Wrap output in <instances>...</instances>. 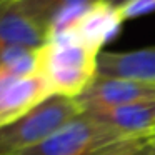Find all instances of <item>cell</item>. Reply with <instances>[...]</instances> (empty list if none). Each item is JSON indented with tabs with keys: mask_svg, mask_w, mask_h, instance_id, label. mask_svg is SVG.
<instances>
[{
	"mask_svg": "<svg viewBox=\"0 0 155 155\" xmlns=\"http://www.w3.org/2000/svg\"><path fill=\"white\" fill-rule=\"evenodd\" d=\"M100 52L82 42L74 32H58L37 48L38 72L54 95L77 98L98 74Z\"/></svg>",
	"mask_w": 155,
	"mask_h": 155,
	"instance_id": "6da1fadb",
	"label": "cell"
},
{
	"mask_svg": "<svg viewBox=\"0 0 155 155\" xmlns=\"http://www.w3.org/2000/svg\"><path fill=\"white\" fill-rule=\"evenodd\" d=\"M80 114L75 98L52 95L18 120L0 127V155H17L35 147Z\"/></svg>",
	"mask_w": 155,
	"mask_h": 155,
	"instance_id": "7a4b0ae2",
	"label": "cell"
},
{
	"mask_svg": "<svg viewBox=\"0 0 155 155\" xmlns=\"http://www.w3.org/2000/svg\"><path fill=\"white\" fill-rule=\"evenodd\" d=\"M122 138L118 132L82 112L44 142L17 155H90L97 148Z\"/></svg>",
	"mask_w": 155,
	"mask_h": 155,
	"instance_id": "3957f363",
	"label": "cell"
},
{
	"mask_svg": "<svg viewBox=\"0 0 155 155\" xmlns=\"http://www.w3.org/2000/svg\"><path fill=\"white\" fill-rule=\"evenodd\" d=\"M48 82L40 72L24 74L0 67V127L18 120L25 114L52 97Z\"/></svg>",
	"mask_w": 155,
	"mask_h": 155,
	"instance_id": "277c9868",
	"label": "cell"
},
{
	"mask_svg": "<svg viewBox=\"0 0 155 155\" xmlns=\"http://www.w3.org/2000/svg\"><path fill=\"white\" fill-rule=\"evenodd\" d=\"M147 98H155V82L97 74L92 84L75 100L78 102L82 112H85L90 108L117 107Z\"/></svg>",
	"mask_w": 155,
	"mask_h": 155,
	"instance_id": "5b68a950",
	"label": "cell"
},
{
	"mask_svg": "<svg viewBox=\"0 0 155 155\" xmlns=\"http://www.w3.org/2000/svg\"><path fill=\"white\" fill-rule=\"evenodd\" d=\"M94 120L118 132L124 138L147 137L155 130V98L138 100L117 107L85 110Z\"/></svg>",
	"mask_w": 155,
	"mask_h": 155,
	"instance_id": "8992f818",
	"label": "cell"
},
{
	"mask_svg": "<svg viewBox=\"0 0 155 155\" xmlns=\"http://www.w3.org/2000/svg\"><path fill=\"white\" fill-rule=\"evenodd\" d=\"M124 22L125 20L122 18L117 5L110 4L107 0H95L82 14V17L67 30L74 32L87 45L102 50V47L112 37L117 35Z\"/></svg>",
	"mask_w": 155,
	"mask_h": 155,
	"instance_id": "52a82bcc",
	"label": "cell"
},
{
	"mask_svg": "<svg viewBox=\"0 0 155 155\" xmlns=\"http://www.w3.org/2000/svg\"><path fill=\"white\" fill-rule=\"evenodd\" d=\"M98 74L108 77L155 82V47L130 52H105L98 55Z\"/></svg>",
	"mask_w": 155,
	"mask_h": 155,
	"instance_id": "ba28073f",
	"label": "cell"
},
{
	"mask_svg": "<svg viewBox=\"0 0 155 155\" xmlns=\"http://www.w3.org/2000/svg\"><path fill=\"white\" fill-rule=\"evenodd\" d=\"M50 38L48 27L17 8L15 2L0 17V50L7 47L40 48Z\"/></svg>",
	"mask_w": 155,
	"mask_h": 155,
	"instance_id": "9c48e42d",
	"label": "cell"
},
{
	"mask_svg": "<svg viewBox=\"0 0 155 155\" xmlns=\"http://www.w3.org/2000/svg\"><path fill=\"white\" fill-rule=\"evenodd\" d=\"M90 2H95V0H18L15 2V5L24 14L35 18L50 30L52 20L60 10L75 4H90Z\"/></svg>",
	"mask_w": 155,
	"mask_h": 155,
	"instance_id": "30bf717a",
	"label": "cell"
},
{
	"mask_svg": "<svg viewBox=\"0 0 155 155\" xmlns=\"http://www.w3.org/2000/svg\"><path fill=\"white\" fill-rule=\"evenodd\" d=\"M90 155H155V135L122 138L97 148Z\"/></svg>",
	"mask_w": 155,
	"mask_h": 155,
	"instance_id": "8fae6325",
	"label": "cell"
},
{
	"mask_svg": "<svg viewBox=\"0 0 155 155\" xmlns=\"http://www.w3.org/2000/svg\"><path fill=\"white\" fill-rule=\"evenodd\" d=\"M118 10L124 20L137 18L150 12H155V0H128L125 4L118 5Z\"/></svg>",
	"mask_w": 155,
	"mask_h": 155,
	"instance_id": "7c38bea8",
	"label": "cell"
},
{
	"mask_svg": "<svg viewBox=\"0 0 155 155\" xmlns=\"http://www.w3.org/2000/svg\"><path fill=\"white\" fill-rule=\"evenodd\" d=\"M12 4H14V2H10V0H7V2H4V4L0 5V17H2V15L5 14V10H7V8L10 7Z\"/></svg>",
	"mask_w": 155,
	"mask_h": 155,
	"instance_id": "4fadbf2b",
	"label": "cell"
},
{
	"mask_svg": "<svg viewBox=\"0 0 155 155\" xmlns=\"http://www.w3.org/2000/svg\"><path fill=\"white\" fill-rule=\"evenodd\" d=\"M107 2H110V4H114V5H122V4H125V2H128V0H107Z\"/></svg>",
	"mask_w": 155,
	"mask_h": 155,
	"instance_id": "5bb4252c",
	"label": "cell"
},
{
	"mask_svg": "<svg viewBox=\"0 0 155 155\" xmlns=\"http://www.w3.org/2000/svg\"><path fill=\"white\" fill-rule=\"evenodd\" d=\"M4 2H7V0H0V5H2V4H4ZM10 2H12V0H10Z\"/></svg>",
	"mask_w": 155,
	"mask_h": 155,
	"instance_id": "9a60e30c",
	"label": "cell"
},
{
	"mask_svg": "<svg viewBox=\"0 0 155 155\" xmlns=\"http://www.w3.org/2000/svg\"><path fill=\"white\" fill-rule=\"evenodd\" d=\"M150 135H155V130H153V132H152V134H150Z\"/></svg>",
	"mask_w": 155,
	"mask_h": 155,
	"instance_id": "2e32d148",
	"label": "cell"
},
{
	"mask_svg": "<svg viewBox=\"0 0 155 155\" xmlns=\"http://www.w3.org/2000/svg\"><path fill=\"white\" fill-rule=\"evenodd\" d=\"M12 2H18V0H12Z\"/></svg>",
	"mask_w": 155,
	"mask_h": 155,
	"instance_id": "e0dca14e",
	"label": "cell"
}]
</instances>
